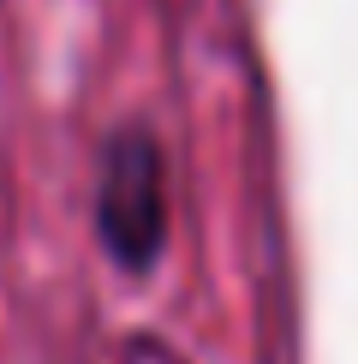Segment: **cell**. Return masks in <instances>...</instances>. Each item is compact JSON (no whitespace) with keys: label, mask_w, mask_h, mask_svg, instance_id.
<instances>
[{"label":"cell","mask_w":358,"mask_h":364,"mask_svg":"<svg viewBox=\"0 0 358 364\" xmlns=\"http://www.w3.org/2000/svg\"><path fill=\"white\" fill-rule=\"evenodd\" d=\"M96 233L108 257L126 269H149L168 239V173H161V149L143 126L114 132L108 156H102Z\"/></svg>","instance_id":"cell-1"}]
</instances>
